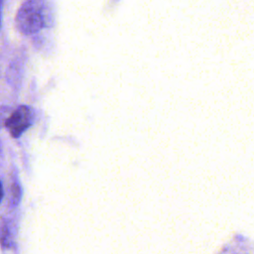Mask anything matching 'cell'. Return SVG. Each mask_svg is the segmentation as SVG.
I'll list each match as a JSON object with an SVG mask.
<instances>
[{
	"instance_id": "1",
	"label": "cell",
	"mask_w": 254,
	"mask_h": 254,
	"mask_svg": "<svg viewBox=\"0 0 254 254\" xmlns=\"http://www.w3.org/2000/svg\"><path fill=\"white\" fill-rule=\"evenodd\" d=\"M16 26L24 35H33L53 23V13L45 0H27L16 15Z\"/></svg>"
},
{
	"instance_id": "2",
	"label": "cell",
	"mask_w": 254,
	"mask_h": 254,
	"mask_svg": "<svg viewBox=\"0 0 254 254\" xmlns=\"http://www.w3.org/2000/svg\"><path fill=\"white\" fill-rule=\"evenodd\" d=\"M34 121V112L31 107L21 105L11 112L5 122V127L14 138L20 137Z\"/></svg>"
},
{
	"instance_id": "3",
	"label": "cell",
	"mask_w": 254,
	"mask_h": 254,
	"mask_svg": "<svg viewBox=\"0 0 254 254\" xmlns=\"http://www.w3.org/2000/svg\"><path fill=\"white\" fill-rule=\"evenodd\" d=\"M11 112L7 106H0V128L5 126V122Z\"/></svg>"
},
{
	"instance_id": "4",
	"label": "cell",
	"mask_w": 254,
	"mask_h": 254,
	"mask_svg": "<svg viewBox=\"0 0 254 254\" xmlns=\"http://www.w3.org/2000/svg\"><path fill=\"white\" fill-rule=\"evenodd\" d=\"M12 194H13V195H12V201H13L15 204H17L18 201H19V199H20V189H19V187H18L17 185L13 186Z\"/></svg>"
},
{
	"instance_id": "5",
	"label": "cell",
	"mask_w": 254,
	"mask_h": 254,
	"mask_svg": "<svg viewBox=\"0 0 254 254\" xmlns=\"http://www.w3.org/2000/svg\"><path fill=\"white\" fill-rule=\"evenodd\" d=\"M3 195H4V191H3V187H2V184H1V182H0V202H1L2 198H3Z\"/></svg>"
},
{
	"instance_id": "6",
	"label": "cell",
	"mask_w": 254,
	"mask_h": 254,
	"mask_svg": "<svg viewBox=\"0 0 254 254\" xmlns=\"http://www.w3.org/2000/svg\"><path fill=\"white\" fill-rule=\"evenodd\" d=\"M2 0H0V26H1V13H2Z\"/></svg>"
}]
</instances>
